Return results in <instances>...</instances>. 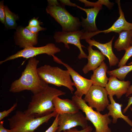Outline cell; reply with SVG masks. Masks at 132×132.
<instances>
[{"instance_id":"1","label":"cell","mask_w":132,"mask_h":132,"mask_svg":"<svg viewBox=\"0 0 132 132\" xmlns=\"http://www.w3.org/2000/svg\"><path fill=\"white\" fill-rule=\"evenodd\" d=\"M39 62L35 57L30 58L21 77L11 83L9 91L15 93L27 90L35 94L43 90L48 84L38 76L37 67Z\"/></svg>"},{"instance_id":"2","label":"cell","mask_w":132,"mask_h":132,"mask_svg":"<svg viewBox=\"0 0 132 132\" xmlns=\"http://www.w3.org/2000/svg\"><path fill=\"white\" fill-rule=\"evenodd\" d=\"M66 93L47 85L43 90L32 96L27 109L24 112L36 118L49 114L55 111L53 102L54 99Z\"/></svg>"},{"instance_id":"3","label":"cell","mask_w":132,"mask_h":132,"mask_svg":"<svg viewBox=\"0 0 132 132\" xmlns=\"http://www.w3.org/2000/svg\"><path fill=\"white\" fill-rule=\"evenodd\" d=\"M57 114L55 111L47 115L36 118L24 111L18 110L8 120L12 132H34L40 125L47 123L52 118L55 117Z\"/></svg>"},{"instance_id":"4","label":"cell","mask_w":132,"mask_h":132,"mask_svg":"<svg viewBox=\"0 0 132 132\" xmlns=\"http://www.w3.org/2000/svg\"><path fill=\"white\" fill-rule=\"evenodd\" d=\"M38 74L40 78L45 83L57 87H65L72 94L75 86L67 70H63L57 66L45 65L37 68Z\"/></svg>"},{"instance_id":"5","label":"cell","mask_w":132,"mask_h":132,"mask_svg":"<svg viewBox=\"0 0 132 132\" xmlns=\"http://www.w3.org/2000/svg\"><path fill=\"white\" fill-rule=\"evenodd\" d=\"M71 100L79 110L85 113L87 120L93 124L96 132H111L108 125L112 120L107 113L102 115L99 112L94 110L82 98L74 95L72 97Z\"/></svg>"},{"instance_id":"6","label":"cell","mask_w":132,"mask_h":132,"mask_svg":"<svg viewBox=\"0 0 132 132\" xmlns=\"http://www.w3.org/2000/svg\"><path fill=\"white\" fill-rule=\"evenodd\" d=\"M46 12L54 18L61 26L62 31L70 32L79 30L81 27L79 18L73 16L66 9L65 6H49L45 9Z\"/></svg>"},{"instance_id":"7","label":"cell","mask_w":132,"mask_h":132,"mask_svg":"<svg viewBox=\"0 0 132 132\" xmlns=\"http://www.w3.org/2000/svg\"><path fill=\"white\" fill-rule=\"evenodd\" d=\"M108 95L105 88L92 85L83 99L89 107L100 112L103 111L109 104Z\"/></svg>"},{"instance_id":"8","label":"cell","mask_w":132,"mask_h":132,"mask_svg":"<svg viewBox=\"0 0 132 132\" xmlns=\"http://www.w3.org/2000/svg\"><path fill=\"white\" fill-rule=\"evenodd\" d=\"M60 51L61 50L59 48L56 46L54 44L52 43L40 47L28 46L7 57L5 59L0 61V64L1 65L7 61L20 57L30 58L37 55L43 54H46L50 56H52Z\"/></svg>"},{"instance_id":"9","label":"cell","mask_w":132,"mask_h":132,"mask_svg":"<svg viewBox=\"0 0 132 132\" xmlns=\"http://www.w3.org/2000/svg\"><path fill=\"white\" fill-rule=\"evenodd\" d=\"M84 32L82 29L77 31L65 32L63 31L55 32L54 36L56 43H63L65 47L69 49V44H73L77 47L80 51L78 58L81 59L87 58V55L83 50L82 47H85L82 45L80 42L81 37Z\"/></svg>"},{"instance_id":"10","label":"cell","mask_w":132,"mask_h":132,"mask_svg":"<svg viewBox=\"0 0 132 132\" xmlns=\"http://www.w3.org/2000/svg\"><path fill=\"white\" fill-rule=\"evenodd\" d=\"M58 126L55 132H61L78 126L84 129L88 126L86 117L79 111L73 113L58 114Z\"/></svg>"},{"instance_id":"11","label":"cell","mask_w":132,"mask_h":132,"mask_svg":"<svg viewBox=\"0 0 132 132\" xmlns=\"http://www.w3.org/2000/svg\"><path fill=\"white\" fill-rule=\"evenodd\" d=\"M52 56L55 62L59 64H62L66 68L76 88V90L74 93V95L82 98L83 95H85L87 94L92 85L91 80L82 77L70 66L63 62L56 56L53 55Z\"/></svg>"},{"instance_id":"12","label":"cell","mask_w":132,"mask_h":132,"mask_svg":"<svg viewBox=\"0 0 132 132\" xmlns=\"http://www.w3.org/2000/svg\"><path fill=\"white\" fill-rule=\"evenodd\" d=\"M116 1L118 5L119 14V17L118 19L108 29L104 30H99L94 33H84L81 37L82 39H90L93 36L101 33H107L113 32L118 33L123 30H132V23H129L126 20L124 13L121 8L120 0Z\"/></svg>"},{"instance_id":"13","label":"cell","mask_w":132,"mask_h":132,"mask_svg":"<svg viewBox=\"0 0 132 132\" xmlns=\"http://www.w3.org/2000/svg\"><path fill=\"white\" fill-rule=\"evenodd\" d=\"M77 8L85 11L87 14V17L85 18L81 17V27L83 28L85 33L96 32L99 30L96 24V17L100 10L102 8V5H100L90 8L86 9L77 5Z\"/></svg>"},{"instance_id":"14","label":"cell","mask_w":132,"mask_h":132,"mask_svg":"<svg viewBox=\"0 0 132 132\" xmlns=\"http://www.w3.org/2000/svg\"><path fill=\"white\" fill-rule=\"evenodd\" d=\"M38 33H33L25 27L19 26L16 29L14 39L16 44L23 49L33 46L38 43Z\"/></svg>"},{"instance_id":"15","label":"cell","mask_w":132,"mask_h":132,"mask_svg":"<svg viewBox=\"0 0 132 132\" xmlns=\"http://www.w3.org/2000/svg\"><path fill=\"white\" fill-rule=\"evenodd\" d=\"M130 85L129 81L120 80L116 77L110 76L105 88L108 95L113 96L115 95L118 99H120L126 94Z\"/></svg>"},{"instance_id":"16","label":"cell","mask_w":132,"mask_h":132,"mask_svg":"<svg viewBox=\"0 0 132 132\" xmlns=\"http://www.w3.org/2000/svg\"><path fill=\"white\" fill-rule=\"evenodd\" d=\"M114 37L113 36L110 41L104 44L100 43L93 39L85 40L89 46L96 47L104 56L108 58L110 67L115 66L119 62L118 58L114 54L112 49V44Z\"/></svg>"},{"instance_id":"17","label":"cell","mask_w":132,"mask_h":132,"mask_svg":"<svg viewBox=\"0 0 132 132\" xmlns=\"http://www.w3.org/2000/svg\"><path fill=\"white\" fill-rule=\"evenodd\" d=\"M87 49L88 54L87 58L88 62L82 69L85 74H87L90 71H93L96 69L105 59L104 55L98 50H93L92 47L90 46H88Z\"/></svg>"},{"instance_id":"18","label":"cell","mask_w":132,"mask_h":132,"mask_svg":"<svg viewBox=\"0 0 132 132\" xmlns=\"http://www.w3.org/2000/svg\"><path fill=\"white\" fill-rule=\"evenodd\" d=\"M53 102L58 114L73 113L79 111V109L72 100L62 99L57 97L54 99Z\"/></svg>"},{"instance_id":"19","label":"cell","mask_w":132,"mask_h":132,"mask_svg":"<svg viewBox=\"0 0 132 132\" xmlns=\"http://www.w3.org/2000/svg\"><path fill=\"white\" fill-rule=\"evenodd\" d=\"M108 97L110 103L109 104L107 107L109 110L107 114L109 116H110L112 118V123L114 124L116 123L118 119L121 118L124 120L130 126H132V121L128 116L124 115L122 112V104L116 102L113 98V96L109 95Z\"/></svg>"},{"instance_id":"20","label":"cell","mask_w":132,"mask_h":132,"mask_svg":"<svg viewBox=\"0 0 132 132\" xmlns=\"http://www.w3.org/2000/svg\"><path fill=\"white\" fill-rule=\"evenodd\" d=\"M108 67L103 61L100 66L93 71L90 79L92 85L105 87L108 83L109 78L106 76Z\"/></svg>"},{"instance_id":"21","label":"cell","mask_w":132,"mask_h":132,"mask_svg":"<svg viewBox=\"0 0 132 132\" xmlns=\"http://www.w3.org/2000/svg\"><path fill=\"white\" fill-rule=\"evenodd\" d=\"M118 33L119 36L114 43V48L119 51H125L131 46L132 30H123Z\"/></svg>"},{"instance_id":"22","label":"cell","mask_w":132,"mask_h":132,"mask_svg":"<svg viewBox=\"0 0 132 132\" xmlns=\"http://www.w3.org/2000/svg\"><path fill=\"white\" fill-rule=\"evenodd\" d=\"M5 26L7 28L16 29L17 25L16 21L19 19L18 15L10 11L7 5L5 6Z\"/></svg>"},{"instance_id":"23","label":"cell","mask_w":132,"mask_h":132,"mask_svg":"<svg viewBox=\"0 0 132 132\" xmlns=\"http://www.w3.org/2000/svg\"><path fill=\"white\" fill-rule=\"evenodd\" d=\"M132 70V65L124 66L116 69L107 71V74L110 76H114L120 80H124L128 74Z\"/></svg>"},{"instance_id":"24","label":"cell","mask_w":132,"mask_h":132,"mask_svg":"<svg viewBox=\"0 0 132 132\" xmlns=\"http://www.w3.org/2000/svg\"><path fill=\"white\" fill-rule=\"evenodd\" d=\"M80 1L84 3L86 7L92 6L94 7L100 5H104L108 7L109 9H111L113 5V3H111L108 0H98L96 2H93L86 0H79Z\"/></svg>"},{"instance_id":"25","label":"cell","mask_w":132,"mask_h":132,"mask_svg":"<svg viewBox=\"0 0 132 132\" xmlns=\"http://www.w3.org/2000/svg\"><path fill=\"white\" fill-rule=\"evenodd\" d=\"M125 51L124 55L118 63L119 67L125 66L128 60L132 56V46H130Z\"/></svg>"},{"instance_id":"26","label":"cell","mask_w":132,"mask_h":132,"mask_svg":"<svg viewBox=\"0 0 132 132\" xmlns=\"http://www.w3.org/2000/svg\"><path fill=\"white\" fill-rule=\"evenodd\" d=\"M17 105V100L16 102L13 106L10 109L7 110H5L2 112H0V121L4 118L7 116L12 111L14 110Z\"/></svg>"},{"instance_id":"27","label":"cell","mask_w":132,"mask_h":132,"mask_svg":"<svg viewBox=\"0 0 132 132\" xmlns=\"http://www.w3.org/2000/svg\"><path fill=\"white\" fill-rule=\"evenodd\" d=\"M58 114L55 118L51 125L45 131V132H55L57 129L58 124Z\"/></svg>"},{"instance_id":"28","label":"cell","mask_w":132,"mask_h":132,"mask_svg":"<svg viewBox=\"0 0 132 132\" xmlns=\"http://www.w3.org/2000/svg\"><path fill=\"white\" fill-rule=\"evenodd\" d=\"M3 0L0 2V21L3 24H4L5 21V13Z\"/></svg>"},{"instance_id":"29","label":"cell","mask_w":132,"mask_h":132,"mask_svg":"<svg viewBox=\"0 0 132 132\" xmlns=\"http://www.w3.org/2000/svg\"><path fill=\"white\" fill-rule=\"evenodd\" d=\"M93 129L91 126H88L87 128L79 130L76 128H73L62 131V132H91Z\"/></svg>"},{"instance_id":"30","label":"cell","mask_w":132,"mask_h":132,"mask_svg":"<svg viewBox=\"0 0 132 132\" xmlns=\"http://www.w3.org/2000/svg\"><path fill=\"white\" fill-rule=\"evenodd\" d=\"M25 27L31 32L34 33H37L40 31H44L46 29L45 28L41 27L40 25L35 27H30L28 25Z\"/></svg>"},{"instance_id":"31","label":"cell","mask_w":132,"mask_h":132,"mask_svg":"<svg viewBox=\"0 0 132 132\" xmlns=\"http://www.w3.org/2000/svg\"><path fill=\"white\" fill-rule=\"evenodd\" d=\"M42 23V22L38 20V17L36 18L34 17L29 21L28 26L31 27H35L40 25Z\"/></svg>"},{"instance_id":"32","label":"cell","mask_w":132,"mask_h":132,"mask_svg":"<svg viewBox=\"0 0 132 132\" xmlns=\"http://www.w3.org/2000/svg\"><path fill=\"white\" fill-rule=\"evenodd\" d=\"M60 4L65 6L68 5L71 6L77 7V5L75 3L71 2L69 0H59Z\"/></svg>"},{"instance_id":"33","label":"cell","mask_w":132,"mask_h":132,"mask_svg":"<svg viewBox=\"0 0 132 132\" xmlns=\"http://www.w3.org/2000/svg\"><path fill=\"white\" fill-rule=\"evenodd\" d=\"M4 121H0V132H12L11 129H6L3 126Z\"/></svg>"},{"instance_id":"34","label":"cell","mask_w":132,"mask_h":132,"mask_svg":"<svg viewBox=\"0 0 132 132\" xmlns=\"http://www.w3.org/2000/svg\"><path fill=\"white\" fill-rule=\"evenodd\" d=\"M128 98L129 99L128 104L123 110V113L124 114L126 113L128 108L132 104V95L131 97H128Z\"/></svg>"},{"instance_id":"35","label":"cell","mask_w":132,"mask_h":132,"mask_svg":"<svg viewBox=\"0 0 132 132\" xmlns=\"http://www.w3.org/2000/svg\"><path fill=\"white\" fill-rule=\"evenodd\" d=\"M48 5H58L60 4L57 0H47Z\"/></svg>"},{"instance_id":"36","label":"cell","mask_w":132,"mask_h":132,"mask_svg":"<svg viewBox=\"0 0 132 132\" xmlns=\"http://www.w3.org/2000/svg\"><path fill=\"white\" fill-rule=\"evenodd\" d=\"M132 94V84L130 85L126 94V96L127 97Z\"/></svg>"},{"instance_id":"37","label":"cell","mask_w":132,"mask_h":132,"mask_svg":"<svg viewBox=\"0 0 132 132\" xmlns=\"http://www.w3.org/2000/svg\"><path fill=\"white\" fill-rule=\"evenodd\" d=\"M128 65H132V61L128 63Z\"/></svg>"},{"instance_id":"38","label":"cell","mask_w":132,"mask_h":132,"mask_svg":"<svg viewBox=\"0 0 132 132\" xmlns=\"http://www.w3.org/2000/svg\"><path fill=\"white\" fill-rule=\"evenodd\" d=\"M131 46L132 45V40L131 41Z\"/></svg>"},{"instance_id":"39","label":"cell","mask_w":132,"mask_h":132,"mask_svg":"<svg viewBox=\"0 0 132 132\" xmlns=\"http://www.w3.org/2000/svg\"><path fill=\"white\" fill-rule=\"evenodd\" d=\"M131 110L132 111V108H131ZM131 130L132 132V128L131 129Z\"/></svg>"},{"instance_id":"40","label":"cell","mask_w":132,"mask_h":132,"mask_svg":"<svg viewBox=\"0 0 132 132\" xmlns=\"http://www.w3.org/2000/svg\"><path fill=\"white\" fill-rule=\"evenodd\" d=\"M94 132H96L95 131H94Z\"/></svg>"}]
</instances>
